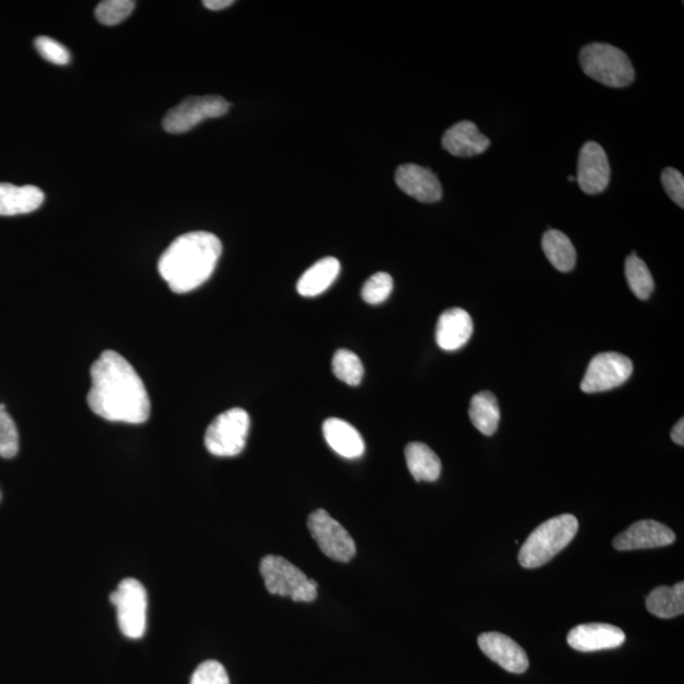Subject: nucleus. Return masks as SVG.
I'll use <instances>...</instances> for the list:
<instances>
[{"instance_id": "nucleus-6", "label": "nucleus", "mask_w": 684, "mask_h": 684, "mask_svg": "<svg viewBox=\"0 0 684 684\" xmlns=\"http://www.w3.org/2000/svg\"><path fill=\"white\" fill-rule=\"evenodd\" d=\"M250 431V417L242 408H231L218 415L208 426L204 445L212 455L236 456L245 449Z\"/></svg>"}, {"instance_id": "nucleus-33", "label": "nucleus", "mask_w": 684, "mask_h": 684, "mask_svg": "<svg viewBox=\"0 0 684 684\" xmlns=\"http://www.w3.org/2000/svg\"><path fill=\"white\" fill-rule=\"evenodd\" d=\"M234 3V0H204L203 6L211 9V11H221V9L228 8Z\"/></svg>"}, {"instance_id": "nucleus-30", "label": "nucleus", "mask_w": 684, "mask_h": 684, "mask_svg": "<svg viewBox=\"0 0 684 684\" xmlns=\"http://www.w3.org/2000/svg\"><path fill=\"white\" fill-rule=\"evenodd\" d=\"M36 50L38 54L44 57L45 60L55 65H68L71 60V55L68 49L54 38L47 36L37 37L35 40Z\"/></svg>"}, {"instance_id": "nucleus-4", "label": "nucleus", "mask_w": 684, "mask_h": 684, "mask_svg": "<svg viewBox=\"0 0 684 684\" xmlns=\"http://www.w3.org/2000/svg\"><path fill=\"white\" fill-rule=\"evenodd\" d=\"M584 74L610 88H625L634 82L635 70L629 56L617 47L600 44L584 46L579 54Z\"/></svg>"}, {"instance_id": "nucleus-32", "label": "nucleus", "mask_w": 684, "mask_h": 684, "mask_svg": "<svg viewBox=\"0 0 684 684\" xmlns=\"http://www.w3.org/2000/svg\"><path fill=\"white\" fill-rule=\"evenodd\" d=\"M662 184L665 193L679 207H684V178L682 173L673 168H665L662 173Z\"/></svg>"}, {"instance_id": "nucleus-27", "label": "nucleus", "mask_w": 684, "mask_h": 684, "mask_svg": "<svg viewBox=\"0 0 684 684\" xmlns=\"http://www.w3.org/2000/svg\"><path fill=\"white\" fill-rule=\"evenodd\" d=\"M133 0H104L95 8V17L104 26H117L135 9Z\"/></svg>"}, {"instance_id": "nucleus-17", "label": "nucleus", "mask_w": 684, "mask_h": 684, "mask_svg": "<svg viewBox=\"0 0 684 684\" xmlns=\"http://www.w3.org/2000/svg\"><path fill=\"white\" fill-rule=\"evenodd\" d=\"M491 141L479 132L477 125L462 121L450 127L443 136V147L456 158H472L488 150Z\"/></svg>"}, {"instance_id": "nucleus-31", "label": "nucleus", "mask_w": 684, "mask_h": 684, "mask_svg": "<svg viewBox=\"0 0 684 684\" xmlns=\"http://www.w3.org/2000/svg\"><path fill=\"white\" fill-rule=\"evenodd\" d=\"M190 684H230V678L221 663L216 660H207L198 665L190 679Z\"/></svg>"}, {"instance_id": "nucleus-19", "label": "nucleus", "mask_w": 684, "mask_h": 684, "mask_svg": "<svg viewBox=\"0 0 684 684\" xmlns=\"http://www.w3.org/2000/svg\"><path fill=\"white\" fill-rule=\"evenodd\" d=\"M45 201V194L35 185L0 183V216L26 215L36 211Z\"/></svg>"}, {"instance_id": "nucleus-23", "label": "nucleus", "mask_w": 684, "mask_h": 684, "mask_svg": "<svg viewBox=\"0 0 684 684\" xmlns=\"http://www.w3.org/2000/svg\"><path fill=\"white\" fill-rule=\"evenodd\" d=\"M543 250L555 269L562 273L572 272L577 261V251L572 241L562 231L548 230L543 236Z\"/></svg>"}, {"instance_id": "nucleus-1", "label": "nucleus", "mask_w": 684, "mask_h": 684, "mask_svg": "<svg viewBox=\"0 0 684 684\" xmlns=\"http://www.w3.org/2000/svg\"><path fill=\"white\" fill-rule=\"evenodd\" d=\"M90 377L87 401L95 415L132 425L149 420L151 403L145 384L130 361L117 351H103L94 361Z\"/></svg>"}, {"instance_id": "nucleus-29", "label": "nucleus", "mask_w": 684, "mask_h": 684, "mask_svg": "<svg viewBox=\"0 0 684 684\" xmlns=\"http://www.w3.org/2000/svg\"><path fill=\"white\" fill-rule=\"evenodd\" d=\"M19 450V436L16 424L6 411H0V456L11 459Z\"/></svg>"}, {"instance_id": "nucleus-7", "label": "nucleus", "mask_w": 684, "mask_h": 684, "mask_svg": "<svg viewBox=\"0 0 684 684\" xmlns=\"http://www.w3.org/2000/svg\"><path fill=\"white\" fill-rule=\"evenodd\" d=\"M109 600L117 611L118 626L126 638L144 636L147 622V593L135 578H126L111 593Z\"/></svg>"}, {"instance_id": "nucleus-14", "label": "nucleus", "mask_w": 684, "mask_h": 684, "mask_svg": "<svg viewBox=\"0 0 684 684\" xmlns=\"http://www.w3.org/2000/svg\"><path fill=\"white\" fill-rule=\"evenodd\" d=\"M478 645L487 657L511 673H525L529 668V658L510 636L501 633H484L478 638Z\"/></svg>"}, {"instance_id": "nucleus-16", "label": "nucleus", "mask_w": 684, "mask_h": 684, "mask_svg": "<svg viewBox=\"0 0 684 684\" xmlns=\"http://www.w3.org/2000/svg\"><path fill=\"white\" fill-rule=\"evenodd\" d=\"M473 334V320L462 308H450L436 325V342L445 351H456L468 344Z\"/></svg>"}, {"instance_id": "nucleus-25", "label": "nucleus", "mask_w": 684, "mask_h": 684, "mask_svg": "<svg viewBox=\"0 0 684 684\" xmlns=\"http://www.w3.org/2000/svg\"><path fill=\"white\" fill-rule=\"evenodd\" d=\"M625 275L631 291L641 301H646L654 291V279L648 266L635 253L627 256Z\"/></svg>"}, {"instance_id": "nucleus-8", "label": "nucleus", "mask_w": 684, "mask_h": 684, "mask_svg": "<svg viewBox=\"0 0 684 684\" xmlns=\"http://www.w3.org/2000/svg\"><path fill=\"white\" fill-rule=\"evenodd\" d=\"M230 103L220 95H202V97L185 98L182 103L170 109L164 117L163 127L166 132L179 135L192 130L208 118L225 116Z\"/></svg>"}, {"instance_id": "nucleus-28", "label": "nucleus", "mask_w": 684, "mask_h": 684, "mask_svg": "<svg viewBox=\"0 0 684 684\" xmlns=\"http://www.w3.org/2000/svg\"><path fill=\"white\" fill-rule=\"evenodd\" d=\"M393 291V279L388 273L379 272L372 275L361 289V297L369 304H380L387 301Z\"/></svg>"}, {"instance_id": "nucleus-10", "label": "nucleus", "mask_w": 684, "mask_h": 684, "mask_svg": "<svg viewBox=\"0 0 684 684\" xmlns=\"http://www.w3.org/2000/svg\"><path fill=\"white\" fill-rule=\"evenodd\" d=\"M633 370V361L625 355L612 351L598 354L588 365L581 389L584 393L610 391L627 382Z\"/></svg>"}, {"instance_id": "nucleus-13", "label": "nucleus", "mask_w": 684, "mask_h": 684, "mask_svg": "<svg viewBox=\"0 0 684 684\" xmlns=\"http://www.w3.org/2000/svg\"><path fill=\"white\" fill-rule=\"evenodd\" d=\"M625 640L626 635L620 627L600 622L573 627L567 636L570 648L583 653L619 648Z\"/></svg>"}, {"instance_id": "nucleus-20", "label": "nucleus", "mask_w": 684, "mask_h": 684, "mask_svg": "<svg viewBox=\"0 0 684 684\" xmlns=\"http://www.w3.org/2000/svg\"><path fill=\"white\" fill-rule=\"evenodd\" d=\"M340 269V261L336 258L318 260L298 280V293L307 298L320 296L334 284L336 278L339 277Z\"/></svg>"}, {"instance_id": "nucleus-9", "label": "nucleus", "mask_w": 684, "mask_h": 684, "mask_svg": "<svg viewBox=\"0 0 684 684\" xmlns=\"http://www.w3.org/2000/svg\"><path fill=\"white\" fill-rule=\"evenodd\" d=\"M308 529L322 553L336 562L348 563L355 557L356 545L348 530L329 512L316 510L308 517Z\"/></svg>"}, {"instance_id": "nucleus-15", "label": "nucleus", "mask_w": 684, "mask_h": 684, "mask_svg": "<svg viewBox=\"0 0 684 684\" xmlns=\"http://www.w3.org/2000/svg\"><path fill=\"white\" fill-rule=\"evenodd\" d=\"M396 183L402 192L422 203L439 202L443 197L440 180L430 169L415 164L399 166Z\"/></svg>"}, {"instance_id": "nucleus-3", "label": "nucleus", "mask_w": 684, "mask_h": 684, "mask_svg": "<svg viewBox=\"0 0 684 684\" xmlns=\"http://www.w3.org/2000/svg\"><path fill=\"white\" fill-rule=\"evenodd\" d=\"M579 522L570 513L555 516L543 522L531 532L525 544L521 546L519 562L521 567L535 569L543 567L560 551L567 548L577 535Z\"/></svg>"}, {"instance_id": "nucleus-24", "label": "nucleus", "mask_w": 684, "mask_h": 684, "mask_svg": "<svg viewBox=\"0 0 684 684\" xmlns=\"http://www.w3.org/2000/svg\"><path fill=\"white\" fill-rule=\"evenodd\" d=\"M469 417L475 429L483 435L492 436L500 424V407L496 396L492 392L484 391L472 398Z\"/></svg>"}, {"instance_id": "nucleus-5", "label": "nucleus", "mask_w": 684, "mask_h": 684, "mask_svg": "<svg viewBox=\"0 0 684 684\" xmlns=\"http://www.w3.org/2000/svg\"><path fill=\"white\" fill-rule=\"evenodd\" d=\"M265 587L272 595L291 597L294 602H312L317 598L318 584L296 565L278 555H266L260 563Z\"/></svg>"}, {"instance_id": "nucleus-12", "label": "nucleus", "mask_w": 684, "mask_h": 684, "mask_svg": "<svg viewBox=\"0 0 684 684\" xmlns=\"http://www.w3.org/2000/svg\"><path fill=\"white\" fill-rule=\"evenodd\" d=\"M676 538L668 526L654 520H643L617 535L614 548L619 551L663 548L672 545Z\"/></svg>"}, {"instance_id": "nucleus-22", "label": "nucleus", "mask_w": 684, "mask_h": 684, "mask_svg": "<svg viewBox=\"0 0 684 684\" xmlns=\"http://www.w3.org/2000/svg\"><path fill=\"white\" fill-rule=\"evenodd\" d=\"M646 610L659 619H673L684 612V583L654 588L646 597Z\"/></svg>"}, {"instance_id": "nucleus-2", "label": "nucleus", "mask_w": 684, "mask_h": 684, "mask_svg": "<svg viewBox=\"0 0 684 684\" xmlns=\"http://www.w3.org/2000/svg\"><path fill=\"white\" fill-rule=\"evenodd\" d=\"M222 254L221 240L207 231H194L171 242L159 260V273L171 291H194L215 272Z\"/></svg>"}, {"instance_id": "nucleus-11", "label": "nucleus", "mask_w": 684, "mask_h": 684, "mask_svg": "<svg viewBox=\"0 0 684 684\" xmlns=\"http://www.w3.org/2000/svg\"><path fill=\"white\" fill-rule=\"evenodd\" d=\"M610 163L605 150L597 142L589 141L583 145L578 158L579 188L586 194L602 193L610 183Z\"/></svg>"}, {"instance_id": "nucleus-21", "label": "nucleus", "mask_w": 684, "mask_h": 684, "mask_svg": "<svg viewBox=\"0 0 684 684\" xmlns=\"http://www.w3.org/2000/svg\"><path fill=\"white\" fill-rule=\"evenodd\" d=\"M407 467L416 482H436L441 474L439 456L424 443H410L405 449Z\"/></svg>"}, {"instance_id": "nucleus-35", "label": "nucleus", "mask_w": 684, "mask_h": 684, "mask_svg": "<svg viewBox=\"0 0 684 684\" xmlns=\"http://www.w3.org/2000/svg\"><path fill=\"white\" fill-rule=\"evenodd\" d=\"M568 180H569V182H576V178H574V177H569Z\"/></svg>"}, {"instance_id": "nucleus-34", "label": "nucleus", "mask_w": 684, "mask_h": 684, "mask_svg": "<svg viewBox=\"0 0 684 684\" xmlns=\"http://www.w3.org/2000/svg\"><path fill=\"white\" fill-rule=\"evenodd\" d=\"M672 440L674 443H676L679 446L684 445V420L681 418L676 424V426L673 427L672 430Z\"/></svg>"}, {"instance_id": "nucleus-18", "label": "nucleus", "mask_w": 684, "mask_h": 684, "mask_svg": "<svg viewBox=\"0 0 684 684\" xmlns=\"http://www.w3.org/2000/svg\"><path fill=\"white\" fill-rule=\"evenodd\" d=\"M323 436L335 453L346 459H358L363 456L365 443L359 431L349 422L341 418H327L322 426Z\"/></svg>"}, {"instance_id": "nucleus-26", "label": "nucleus", "mask_w": 684, "mask_h": 684, "mask_svg": "<svg viewBox=\"0 0 684 684\" xmlns=\"http://www.w3.org/2000/svg\"><path fill=\"white\" fill-rule=\"evenodd\" d=\"M332 372L341 382L353 387L359 386L364 377V367L359 356L346 349L336 351L332 359Z\"/></svg>"}]
</instances>
